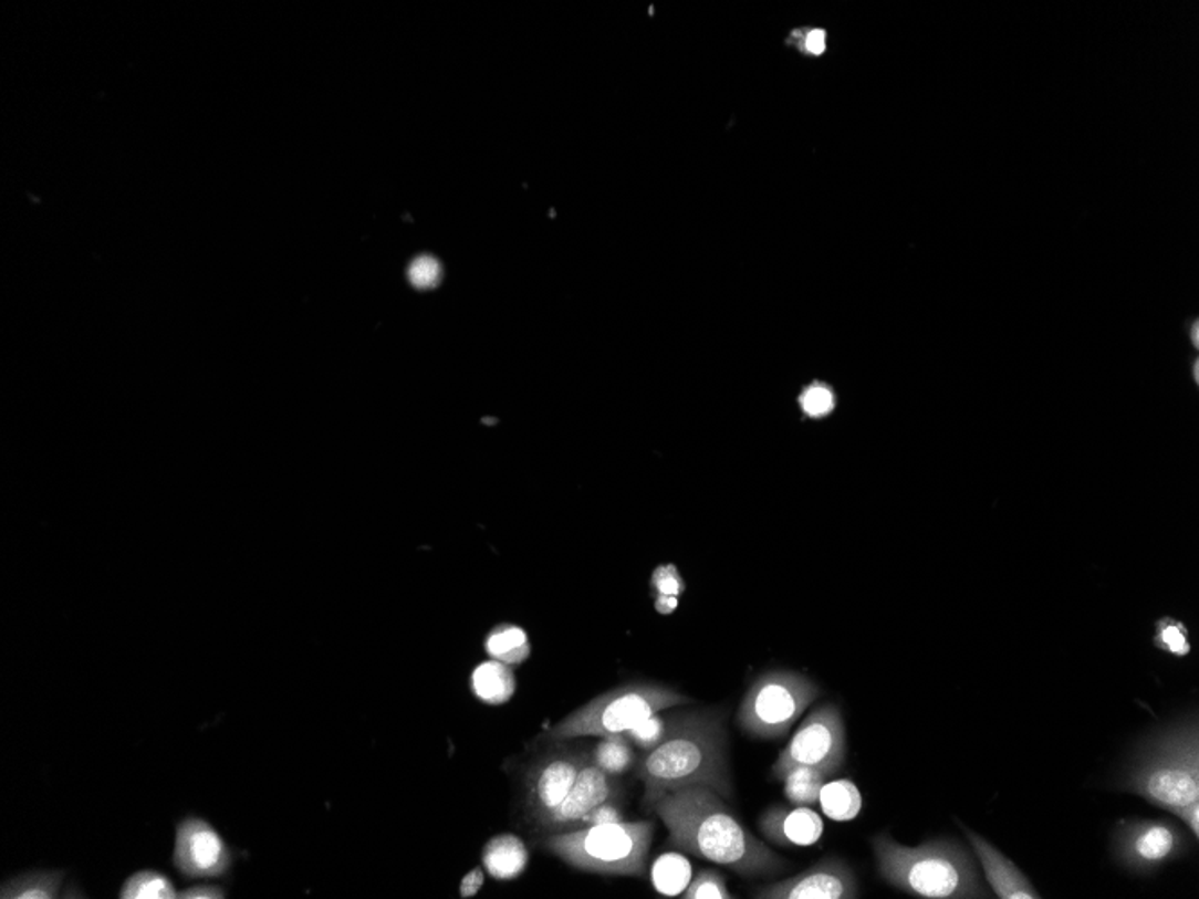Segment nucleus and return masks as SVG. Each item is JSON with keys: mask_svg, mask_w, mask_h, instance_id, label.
<instances>
[{"mask_svg": "<svg viewBox=\"0 0 1199 899\" xmlns=\"http://www.w3.org/2000/svg\"><path fill=\"white\" fill-rule=\"evenodd\" d=\"M624 808L625 799L605 801L595 809H591L590 814L582 818L581 823L576 824L575 829L596 826V824L619 823V820H624Z\"/></svg>", "mask_w": 1199, "mask_h": 899, "instance_id": "nucleus-30", "label": "nucleus"}, {"mask_svg": "<svg viewBox=\"0 0 1199 899\" xmlns=\"http://www.w3.org/2000/svg\"><path fill=\"white\" fill-rule=\"evenodd\" d=\"M819 696L821 688L803 673L765 671L746 691L738 708V725L758 740H780L791 733L794 723Z\"/></svg>", "mask_w": 1199, "mask_h": 899, "instance_id": "nucleus-7", "label": "nucleus"}, {"mask_svg": "<svg viewBox=\"0 0 1199 899\" xmlns=\"http://www.w3.org/2000/svg\"><path fill=\"white\" fill-rule=\"evenodd\" d=\"M686 714H688V711H674V713L668 714L661 711V713L653 714V717L643 720L636 728L627 731L625 736L638 751H653L657 745L667 742L668 738L676 733L677 729L681 728Z\"/></svg>", "mask_w": 1199, "mask_h": 899, "instance_id": "nucleus-21", "label": "nucleus"}, {"mask_svg": "<svg viewBox=\"0 0 1199 899\" xmlns=\"http://www.w3.org/2000/svg\"><path fill=\"white\" fill-rule=\"evenodd\" d=\"M962 832L967 835L968 843H970L973 855H976L979 866L984 871L988 886L991 887V892L1000 899H1040V892L1036 887L1033 886V881L1029 880L1028 876L1020 871V867L1014 861L1009 860L1004 853L997 849L993 844L988 843L984 837H981L979 833L973 829L967 828L965 824L959 823Z\"/></svg>", "mask_w": 1199, "mask_h": 899, "instance_id": "nucleus-14", "label": "nucleus"}, {"mask_svg": "<svg viewBox=\"0 0 1199 899\" xmlns=\"http://www.w3.org/2000/svg\"><path fill=\"white\" fill-rule=\"evenodd\" d=\"M123 899H173L178 898L177 889L164 872L144 869L134 872L124 880L119 890Z\"/></svg>", "mask_w": 1199, "mask_h": 899, "instance_id": "nucleus-23", "label": "nucleus"}, {"mask_svg": "<svg viewBox=\"0 0 1199 899\" xmlns=\"http://www.w3.org/2000/svg\"><path fill=\"white\" fill-rule=\"evenodd\" d=\"M653 586L656 589L657 598L679 599L682 590H685L681 576L677 573L676 567L670 566V564L657 567L653 576Z\"/></svg>", "mask_w": 1199, "mask_h": 899, "instance_id": "nucleus-31", "label": "nucleus"}, {"mask_svg": "<svg viewBox=\"0 0 1199 899\" xmlns=\"http://www.w3.org/2000/svg\"><path fill=\"white\" fill-rule=\"evenodd\" d=\"M611 799H625L624 783L618 777L600 771L598 766L587 757L578 771L572 791L567 792L557 808L553 809L552 814L544 817L533 829L543 835L570 832L576 828V824L581 823L591 809Z\"/></svg>", "mask_w": 1199, "mask_h": 899, "instance_id": "nucleus-13", "label": "nucleus"}, {"mask_svg": "<svg viewBox=\"0 0 1199 899\" xmlns=\"http://www.w3.org/2000/svg\"><path fill=\"white\" fill-rule=\"evenodd\" d=\"M861 895L852 866L838 857H826L800 875L752 890L758 899H855Z\"/></svg>", "mask_w": 1199, "mask_h": 899, "instance_id": "nucleus-12", "label": "nucleus"}, {"mask_svg": "<svg viewBox=\"0 0 1199 899\" xmlns=\"http://www.w3.org/2000/svg\"><path fill=\"white\" fill-rule=\"evenodd\" d=\"M515 688H518V682H515L514 671L504 662L491 659V661L480 662L472 671V696L481 700L483 704L501 705L509 702L514 697Z\"/></svg>", "mask_w": 1199, "mask_h": 899, "instance_id": "nucleus-17", "label": "nucleus"}, {"mask_svg": "<svg viewBox=\"0 0 1199 899\" xmlns=\"http://www.w3.org/2000/svg\"><path fill=\"white\" fill-rule=\"evenodd\" d=\"M178 898L184 899H223L227 898L223 887L215 886V884H198V886L189 887V889L178 892Z\"/></svg>", "mask_w": 1199, "mask_h": 899, "instance_id": "nucleus-32", "label": "nucleus"}, {"mask_svg": "<svg viewBox=\"0 0 1199 899\" xmlns=\"http://www.w3.org/2000/svg\"><path fill=\"white\" fill-rule=\"evenodd\" d=\"M690 697L682 696L668 686L633 682L600 693L587 704L567 714L566 719L544 731L539 740L567 742L578 738H611L625 734L643 720L690 704Z\"/></svg>", "mask_w": 1199, "mask_h": 899, "instance_id": "nucleus-6", "label": "nucleus"}, {"mask_svg": "<svg viewBox=\"0 0 1199 899\" xmlns=\"http://www.w3.org/2000/svg\"><path fill=\"white\" fill-rule=\"evenodd\" d=\"M486 650L491 659L509 667H521L532 652L530 639L523 628L515 625H498L486 639Z\"/></svg>", "mask_w": 1199, "mask_h": 899, "instance_id": "nucleus-19", "label": "nucleus"}, {"mask_svg": "<svg viewBox=\"0 0 1199 899\" xmlns=\"http://www.w3.org/2000/svg\"><path fill=\"white\" fill-rule=\"evenodd\" d=\"M233 853L218 829L205 818H181L175 833L173 866L187 880L223 878L232 869Z\"/></svg>", "mask_w": 1199, "mask_h": 899, "instance_id": "nucleus-11", "label": "nucleus"}, {"mask_svg": "<svg viewBox=\"0 0 1199 899\" xmlns=\"http://www.w3.org/2000/svg\"><path fill=\"white\" fill-rule=\"evenodd\" d=\"M828 777L814 766H800L783 780L785 783L786 799L794 806H812L817 803L819 795L826 785Z\"/></svg>", "mask_w": 1199, "mask_h": 899, "instance_id": "nucleus-24", "label": "nucleus"}, {"mask_svg": "<svg viewBox=\"0 0 1199 899\" xmlns=\"http://www.w3.org/2000/svg\"><path fill=\"white\" fill-rule=\"evenodd\" d=\"M682 858L663 857L654 867L653 880L656 890L661 895L676 896L686 889L690 881V869Z\"/></svg>", "mask_w": 1199, "mask_h": 899, "instance_id": "nucleus-25", "label": "nucleus"}, {"mask_svg": "<svg viewBox=\"0 0 1199 899\" xmlns=\"http://www.w3.org/2000/svg\"><path fill=\"white\" fill-rule=\"evenodd\" d=\"M650 812L668 829V846L728 867L743 878L774 876L791 867L752 835L722 797L708 786H688L665 795Z\"/></svg>", "mask_w": 1199, "mask_h": 899, "instance_id": "nucleus-1", "label": "nucleus"}, {"mask_svg": "<svg viewBox=\"0 0 1199 899\" xmlns=\"http://www.w3.org/2000/svg\"><path fill=\"white\" fill-rule=\"evenodd\" d=\"M804 48L812 54L824 53V49H826V34H824V31H812V33H809L806 42H804Z\"/></svg>", "mask_w": 1199, "mask_h": 899, "instance_id": "nucleus-35", "label": "nucleus"}, {"mask_svg": "<svg viewBox=\"0 0 1199 899\" xmlns=\"http://www.w3.org/2000/svg\"><path fill=\"white\" fill-rule=\"evenodd\" d=\"M1176 817L1180 818L1181 823L1186 824L1189 832L1192 833V838L1198 840L1199 837V801L1198 803L1187 804L1184 808L1176 809Z\"/></svg>", "mask_w": 1199, "mask_h": 899, "instance_id": "nucleus-34", "label": "nucleus"}, {"mask_svg": "<svg viewBox=\"0 0 1199 899\" xmlns=\"http://www.w3.org/2000/svg\"><path fill=\"white\" fill-rule=\"evenodd\" d=\"M481 861L486 871L498 881L515 880L529 867L530 853L523 840L512 833L496 835L483 847Z\"/></svg>", "mask_w": 1199, "mask_h": 899, "instance_id": "nucleus-16", "label": "nucleus"}, {"mask_svg": "<svg viewBox=\"0 0 1199 899\" xmlns=\"http://www.w3.org/2000/svg\"><path fill=\"white\" fill-rule=\"evenodd\" d=\"M846 752V723L841 709L835 704L821 705L801 722L791 742L780 752L772 765V777L783 783L794 769L814 766L830 780L843 769Z\"/></svg>", "mask_w": 1199, "mask_h": 899, "instance_id": "nucleus-8", "label": "nucleus"}, {"mask_svg": "<svg viewBox=\"0 0 1199 899\" xmlns=\"http://www.w3.org/2000/svg\"><path fill=\"white\" fill-rule=\"evenodd\" d=\"M819 803L824 814L838 823L853 820L862 812L861 791L852 780H838L832 783L826 781V785L819 795Z\"/></svg>", "mask_w": 1199, "mask_h": 899, "instance_id": "nucleus-22", "label": "nucleus"}, {"mask_svg": "<svg viewBox=\"0 0 1199 899\" xmlns=\"http://www.w3.org/2000/svg\"><path fill=\"white\" fill-rule=\"evenodd\" d=\"M682 898L685 899H733L737 896L731 895V890L726 886V880L719 871L713 869H705L699 871L696 878L686 886L682 890Z\"/></svg>", "mask_w": 1199, "mask_h": 899, "instance_id": "nucleus-27", "label": "nucleus"}, {"mask_svg": "<svg viewBox=\"0 0 1199 899\" xmlns=\"http://www.w3.org/2000/svg\"><path fill=\"white\" fill-rule=\"evenodd\" d=\"M763 837L778 846H814L823 837V818L809 806L774 804L758 818Z\"/></svg>", "mask_w": 1199, "mask_h": 899, "instance_id": "nucleus-15", "label": "nucleus"}, {"mask_svg": "<svg viewBox=\"0 0 1199 899\" xmlns=\"http://www.w3.org/2000/svg\"><path fill=\"white\" fill-rule=\"evenodd\" d=\"M1115 791L1175 814L1199 801V720L1196 711L1135 743L1115 780Z\"/></svg>", "mask_w": 1199, "mask_h": 899, "instance_id": "nucleus-3", "label": "nucleus"}, {"mask_svg": "<svg viewBox=\"0 0 1199 899\" xmlns=\"http://www.w3.org/2000/svg\"><path fill=\"white\" fill-rule=\"evenodd\" d=\"M1192 339H1195L1196 345H1198V327H1196V325L1195 331H1192Z\"/></svg>", "mask_w": 1199, "mask_h": 899, "instance_id": "nucleus-36", "label": "nucleus"}, {"mask_svg": "<svg viewBox=\"0 0 1199 899\" xmlns=\"http://www.w3.org/2000/svg\"><path fill=\"white\" fill-rule=\"evenodd\" d=\"M1112 857L1135 875H1151L1189 851L1186 832L1167 818H1123L1112 833Z\"/></svg>", "mask_w": 1199, "mask_h": 899, "instance_id": "nucleus-10", "label": "nucleus"}, {"mask_svg": "<svg viewBox=\"0 0 1199 899\" xmlns=\"http://www.w3.org/2000/svg\"><path fill=\"white\" fill-rule=\"evenodd\" d=\"M587 757L586 745L567 740L552 742V748L526 765L521 777V806L532 828L564 801Z\"/></svg>", "mask_w": 1199, "mask_h": 899, "instance_id": "nucleus-9", "label": "nucleus"}, {"mask_svg": "<svg viewBox=\"0 0 1199 899\" xmlns=\"http://www.w3.org/2000/svg\"><path fill=\"white\" fill-rule=\"evenodd\" d=\"M800 403L804 414L814 417V419H821V417L832 414L833 406H835L832 390H830L828 386L819 385V383L803 391Z\"/></svg>", "mask_w": 1199, "mask_h": 899, "instance_id": "nucleus-28", "label": "nucleus"}, {"mask_svg": "<svg viewBox=\"0 0 1199 899\" xmlns=\"http://www.w3.org/2000/svg\"><path fill=\"white\" fill-rule=\"evenodd\" d=\"M65 871H28L13 876L0 887L4 899H54L62 890Z\"/></svg>", "mask_w": 1199, "mask_h": 899, "instance_id": "nucleus-18", "label": "nucleus"}, {"mask_svg": "<svg viewBox=\"0 0 1199 899\" xmlns=\"http://www.w3.org/2000/svg\"><path fill=\"white\" fill-rule=\"evenodd\" d=\"M409 282L419 290H431L437 286L442 276V268L440 262L429 255H423V258L415 259L414 264L409 266Z\"/></svg>", "mask_w": 1199, "mask_h": 899, "instance_id": "nucleus-29", "label": "nucleus"}, {"mask_svg": "<svg viewBox=\"0 0 1199 899\" xmlns=\"http://www.w3.org/2000/svg\"><path fill=\"white\" fill-rule=\"evenodd\" d=\"M486 884V871L483 867H475L471 871L463 876L462 884H460V896L463 899L475 898L480 892L481 887Z\"/></svg>", "mask_w": 1199, "mask_h": 899, "instance_id": "nucleus-33", "label": "nucleus"}, {"mask_svg": "<svg viewBox=\"0 0 1199 899\" xmlns=\"http://www.w3.org/2000/svg\"><path fill=\"white\" fill-rule=\"evenodd\" d=\"M590 760L598 766L600 771L619 777L636 766L638 754L625 734H616V736L602 738L598 743H595L590 749Z\"/></svg>", "mask_w": 1199, "mask_h": 899, "instance_id": "nucleus-20", "label": "nucleus"}, {"mask_svg": "<svg viewBox=\"0 0 1199 899\" xmlns=\"http://www.w3.org/2000/svg\"><path fill=\"white\" fill-rule=\"evenodd\" d=\"M653 838V820H619L552 833L541 846L576 871L639 878L647 871Z\"/></svg>", "mask_w": 1199, "mask_h": 899, "instance_id": "nucleus-5", "label": "nucleus"}, {"mask_svg": "<svg viewBox=\"0 0 1199 899\" xmlns=\"http://www.w3.org/2000/svg\"><path fill=\"white\" fill-rule=\"evenodd\" d=\"M1155 647L1161 652L1175 657H1187L1190 654L1189 630L1180 619L1161 618L1155 625Z\"/></svg>", "mask_w": 1199, "mask_h": 899, "instance_id": "nucleus-26", "label": "nucleus"}, {"mask_svg": "<svg viewBox=\"0 0 1199 899\" xmlns=\"http://www.w3.org/2000/svg\"><path fill=\"white\" fill-rule=\"evenodd\" d=\"M636 777L645 786L643 808L688 786H708L729 799L733 795L728 763L726 717L720 709L688 711L685 723L667 742L643 752Z\"/></svg>", "mask_w": 1199, "mask_h": 899, "instance_id": "nucleus-2", "label": "nucleus"}, {"mask_svg": "<svg viewBox=\"0 0 1199 899\" xmlns=\"http://www.w3.org/2000/svg\"><path fill=\"white\" fill-rule=\"evenodd\" d=\"M872 847L882 880L913 898H991L976 855L956 840L936 838L910 847L896 843L889 833H878Z\"/></svg>", "mask_w": 1199, "mask_h": 899, "instance_id": "nucleus-4", "label": "nucleus"}]
</instances>
